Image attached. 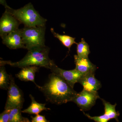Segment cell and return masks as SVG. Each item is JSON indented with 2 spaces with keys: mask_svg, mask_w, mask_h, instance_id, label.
<instances>
[{
  "mask_svg": "<svg viewBox=\"0 0 122 122\" xmlns=\"http://www.w3.org/2000/svg\"><path fill=\"white\" fill-rule=\"evenodd\" d=\"M39 89L46 101L57 105L72 102L77 93L63 78L53 73L49 74L47 81Z\"/></svg>",
  "mask_w": 122,
  "mask_h": 122,
  "instance_id": "cell-1",
  "label": "cell"
},
{
  "mask_svg": "<svg viewBox=\"0 0 122 122\" xmlns=\"http://www.w3.org/2000/svg\"><path fill=\"white\" fill-rule=\"evenodd\" d=\"M50 48L46 46L33 48L28 50V52L21 60L13 62L10 61H0V66L9 65L13 67L22 68L31 66L50 69L54 63L49 57Z\"/></svg>",
  "mask_w": 122,
  "mask_h": 122,
  "instance_id": "cell-2",
  "label": "cell"
},
{
  "mask_svg": "<svg viewBox=\"0 0 122 122\" xmlns=\"http://www.w3.org/2000/svg\"><path fill=\"white\" fill-rule=\"evenodd\" d=\"M9 11L25 26H34L46 25L47 20L41 16L29 3L24 7L17 10L12 8L5 9Z\"/></svg>",
  "mask_w": 122,
  "mask_h": 122,
  "instance_id": "cell-3",
  "label": "cell"
},
{
  "mask_svg": "<svg viewBox=\"0 0 122 122\" xmlns=\"http://www.w3.org/2000/svg\"><path fill=\"white\" fill-rule=\"evenodd\" d=\"M20 30L23 42L28 50L46 46V25L25 26Z\"/></svg>",
  "mask_w": 122,
  "mask_h": 122,
  "instance_id": "cell-4",
  "label": "cell"
},
{
  "mask_svg": "<svg viewBox=\"0 0 122 122\" xmlns=\"http://www.w3.org/2000/svg\"><path fill=\"white\" fill-rule=\"evenodd\" d=\"M24 102L22 91L15 83L12 76L10 75V82L5 109H10L15 107L22 109Z\"/></svg>",
  "mask_w": 122,
  "mask_h": 122,
  "instance_id": "cell-5",
  "label": "cell"
},
{
  "mask_svg": "<svg viewBox=\"0 0 122 122\" xmlns=\"http://www.w3.org/2000/svg\"><path fill=\"white\" fill-rule=\"evenodd\" d=\"M99 98L100 97L97 92L83 89L81 92L77 93L72 102L76 103L82 111H86L94 106L96 100Z\"/></svg>",
  "mask_w": 122,
  "mask_h": 122,
  "instance_id": "cell-6",
  "label": "cell"
},
{
  "mask_svg": "<svg viewBox=\"0 0 122 122\" xmlns=\"http://www.w3.org/2000/svg\"><path fill=\"white\" fill-rule=\"evenodd\" d=\"M21 24L19 20L9 11L5 10L0 20V36L1 37L17 30Z\"/></svg>",
  "mask_w": 122,
  "mask_h": 122,
  "instance_id": "cell-7",
  "label": "cell"
},
{
  "mask_svg": "<svg viewBox=\"0 0 122 122\" xmlns=\"http://www.w3.org/2000/svg\"><path fill=\"white\" fill-rule=\"evenodd\" d=\"M101 99L105 108V113L103 115L99 116H91L89 114L85 113L83 111L82 112L88 118L96 122H107L113 119H114L117 122H118V117L119 116L120 113L118 112H116V103L115 105H112L102 99Z\"/></svg>",
  "mask_w": 122,
  "mask_h": 122,
  "instance_id": "cell-8",
  "label": "cell"
},
{
  "mask_svg": "<svg viewBox=\"0 0 122 122\" xmlns=\"http://www.w3.org/2000/svg\"><path fill=\"white\" fill-rule=\"evenodd\" d=\"M50 69L52 73L63 78L73 88L75 84L78 82L79 79L82 76L75 69L71 70H63L59 68L55 63Z\"/></svg>",
  "mask_w": 122,
  "mask_h": 122,
  "instance_id": "cell-9",
  "label": "cell"
},
{
  "mask_svg": "<svg viewBox=\"0 0 122 122\" xmlns=\"http://www.w3.org/2000/svg\"><path fill=\"white\" fill-rule=\"evenodd\" d=\"M1 38L3 44L11 49H26L22 40L20 29L13 31Z\"/></svg>",
  "mask_w": 122,
  "mask_h": 122,
  "instance_id": "cell-10",
  "label": "cell"
},
{
  "mask_svg": "<svg viewBox=\"0 0 122 122\" xmlns=\"http://www.w3.org/2000/svg\"><path fill=\"white\" fill-rule=\"evenodd\" d=\"M75 69L83 75L91 73H95L97 66L92 63L88 58H81L75 55L74 56Z\"/></svg>",
  "mask_w": 122,
  "mask_h": 122,
  "instance_id": "cell-11",
  "label": "cell"
},
{
  "mask_svg": "<svg viewBox=\"0 0 122 122\" xmlns=\"http://www.w3.org/2000/svg\"><path fill=\"white\" fill-rule=\"evenodd\" d=\"M78 83L82 86L83 89L88 91H97L102 87L101 82L95 76V73L82 76Z\"/></svg>",
  "mask_w": 122,
  "mask_h": 122,
  "instance_id": "cell-12",
  "label": "cell"
},
{
  "mask_svg": "<svg viewBox=\"0 0 122 122\" xmlns=\"http://www.w3.org/2000/svg\"><path fill=\"white\" fill-rule=\"evenodd\" d=\"M39 67L37 66H31L21 68V70L16 76L20 81H30L39 89L41 86L36 84L35 81V74L39 70Z\"/></svg>",
  "mask_w": 122,
  "mask_h": 122,
  "instance_id": "cell-13",
  "label": "cell"
},
{
  "mask_svg": "<svg viewBox=\"0 0 122 122\" xmlns=\"http://www.w3.org/2000/svg\"><path fill=\"white\" fill-rule=\"evenodd\" d=\"M29 96L31 100V104L28 108L22 111V113L37 115L39 114L43 111L51 110L50 108L46 107V104L37 102L32 95H30Z\"/></svg>",
  "mask_w": 122,
  "mask_h": 122,
  "instance_id": "cell-14",
  "label": "cell"
},
{
  "mask_svg": "<svg viewBox=\"0 0 122 122\" xmlns=\"http://www.w3.org/2000/svg\"><path fill=\"white\" fill-rule=\"evenodd\" d=\"M51 31L55 37L59 39L63 46L68 48L69 51H70L71 46L74 44H77L75 41V38L67 35H60L55 32L53 28L51 29Z\"/></svg>",
  "mask_w": 122,
  "mask_h": 122,
  "instance_id": "cell-15",
  "label": "cell"
},
{
  "mask_svg": "<svg viewBox=\"0 0 122 122\" xmlns=\"http://www.w3.org/2000/svg\"><path fill=\"white\" fill-rule=\"evenodd\" d=\"M21 109L19 107H15L10 109L9 122H30L28 118L22 116Z\"/></svg>",
  "mask_w": 122,
  "mask_h": 122,
  "instance_id": "cell-16",
  "label": "cell"
},
{
  "mask_svg": "<svg viewBox=\"0 0 122 122\" xmlns=\"http://www.w3.org/2000/svg\"><path fill=\"white\" fill-rule=\"evenodd\" d=\"M77 55L81 58H88V56L90 53L89 46L85 41L84 38L81 39V41L76 44Z\"/></svg>",
  "mask_w": 122,
  "mask_h": 122,
  "instance_id": "cell-17",
  "label": "cell"
},
{
  "mask_svg": "<svg viewBox=\"0 0 122 122\" xmlns=\"http://www.w3.org/2000/svg\"><path fill=\"white\" fill-rule=\"evenodd\" d=\"M4 66H1L0 67V88L8 90L10 82V75L7 73Z\"/></svg>",
  "mask_w": 122,
  "mask_h": 122,
  "instance_id": "cell-18",
  "label": "cell"
},
{
  "mask_svg": "<svg viewBox=\"0 0 122 122\" xmlns=\"http://www.w3.org/2000/svg\"><path fill=\"white\" fill-rule=\"evenodd\" d=\"M10 109H5L0 115V122H9Z\"/></svg>",
  "mask_w": 122,
  "mask_h": 122,
  "instance_id": "cell-19",
  "label": "cell"
},
{
  "mask_svg": "<svg viewBox=\"0 0 122 122\" xmlns=\"http://www.w3.org/2000/svg\"><path fill=\"white\" fill-rule=\"evenodd\" d=\"M32 122H48L49 121H48L46 119L45 116L41 115H36L35 117L31 116Z\"/></svg>",
  "mask_w": 122,
  "mask_h": 122,
  "instance_id": "cell-20",
  "label": "cell"
},
{
  "mask_svg": "<svg viewBox=\"0 0 122 122\" xmlns=\"http://www.w3.org/2000/svg\"><path fill=\"white\" fill-rule=\"evenodd\" d=\"M0 4L4 6L5 9H8L11 8V7L7 5L5 0H0Z\"/></svg>",
  "mask_w": 122,
  "mask_h": 122,
  "instance_id": "cell-21",
  "label": "cell"
}]
</instances>
